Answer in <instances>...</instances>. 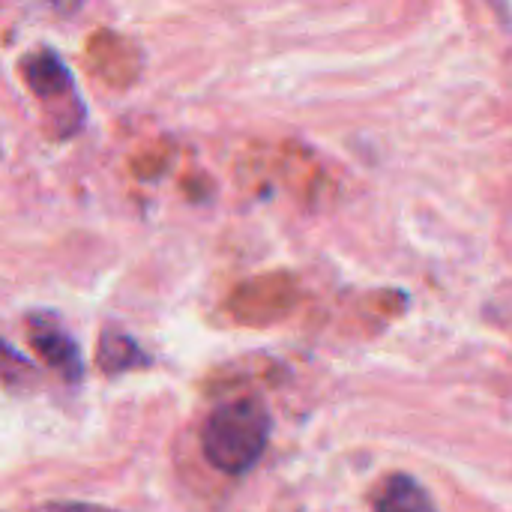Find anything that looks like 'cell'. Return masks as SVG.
Here are the masks:
<instances>
[{"label":"cell","instance_id":"6da1fadb","mask_svg":"<svg viewBox=\"0 0 512 512\" xmlns=\"http://www.w3.org/2000/svg\"><path fill=\"white\" fill-rule=\"evenodd\" d=\"M270 414L258 399H237L216 408L201 429V450L222 474H246L270 441Z\"/></svg>","mask_w":512,"mask_h":512},{"label":"cell","instance_id":"7a4b0ae2","mask_svg":"<svg viewBox=\"0 0 512 512\" xmlns=\"http://www.w3.org/2000/svg\"><path fill=\"white\" fill-rule=\"evenodd\" d=\"M21 78L36 93L42 105L51 108V117L63 123V135H72L84 120V105L78 99L69 66L54 48H36L21 60Z\"/></svg>","mask_w":512,"mask_h":512},{"label":"cell","instance_id":"3957f363","mask_svg":"<svg viewBox=\"0 0 512 512\" xmlns=\"http://www.w3.org/2000/svg\"><path fill=\"white\" fill-rule=\"evenodd\" d=\"M294 303V282L285 273L276 276H258L252 282L237 285V291L228 297V315L237 324H273L276 318H282Z\"/></svg>","mask_w":512,"mask_h":512},{"label":"cell","instance_id":"277c9868","mask_svg":"<svg viewBox=\"0 0 512 512\" xmlns=\"http://www.w3.org/2000/svg\"><path fill=\"white\" fill-rule=\"evenodd\" d=\"M24 330H27V342H30L33 354L48 369L63 375L69 384L81 381V375H84L81 351H78L75 339L66 333V327L51 312H30L24 318Z\"/></svg>","mask_w":512,"mask_h":512},{"label":"cell","instance_id":"5b68a950","mask_svg":"<svg viewBox=\"0 0 512 512\" xmlns=\"http://www.w3.org/2000/svg\"><path fill=\"white\" fill-rule=\"evenodd\" d=\"M84 57H87V66L105 78L111 87H126L138 78V66H141V57L135 51V45L111 30H99L87 39V48H84Z\"/></svg>","mask_w":512,"mask_h":512},{"label":"cell","instance_id":"8992f818","mask_svg":"<svg viewBox=\"0 0 512 512\" xmlns=\"http://www.w3.org/2000/svg\"><path fill=\"white\" fill-rule=\"evenodd\" d=\"M96 363L105 375H123V372L150 366V357L144 354V348L129 333H123L117 327H105L99 336Z\"/></svg>","mask_w":512,"mask_h":512},{"label":"cell","instance_id":"52a82bcc","mask_svg":"<svg viewBox=\"0 0 512 512\" xmlns=\"http://www.w3.org/2000/svg\"><path fill=\"white\" fill-rule=\"evenodd\" d=\"M375 512H438V507L417 480L396 474L375 492Z\"/></svg>","mask_w":512,"mask_h":512},{"label":"cell","instance_id":"ba28073f","mask_svg":"<svg viewBox=\"0 0 512 512\" xmlns=\"http://www.w3.org/2000/svg\"><path fill=\"white\" fill-rule=\"evenodd\" d=\"M33 378H36L33 366H30L6 339H0V381H3L6 387H24V384H30Z\"/></svg>","mask_w":512,"mask_h":512},{"label":"cell","instance_id":"9c48e42d","mask_svg":"<svg viewBox=\"0 0 512 512\" xmlns=\"http://www.w3.org/2000/svg\"><path fill=\"white\" fill-rule=\"evenodd\" d=\"M36 512H111L105 507H96V504H45Z\"/></svg>","mask_w":512,"mask_h":512}]
</instances>
